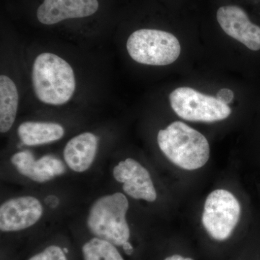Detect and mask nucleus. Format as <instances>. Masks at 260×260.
<instances>
[{
    "mask_svg": "<svg viewBox=\"0 0 260 260\" xmlns=\"http://www.w3.org/2000/svg\"><path fill=\"white\" fill-rule=\"evenodd\" d=\"M29 260H68L64 251L57 246H50Z\"/></svg>",
    "mask_w": 260,
    "mask_h": 260,
    "instance_id": "f3484780",
    "label": "nucleus"
},
{
    "mask_svg": "<svg viewBox=\"0 0 260 260\" xmlns=\"http://www.w3.org/2000/svg\"><path fill=\"white\" fill-rule=\"evenodd\" d=\"M18 92L13 80L0 76V131L6 133L14 124L18 107Z\"/></svg>",
    "mask_w": 260,
    "mask_h": 260,
    "instance_id": "ddd939ff",
    "label": "nucleus"
},
{
    "mask_svg": "<svg viewBox=\"0 0 260 260\" xmlns=\"http://www.w3.org/2000/svg\"><path fill=\"white\" fill-rule=\"evenodd\" d=\"M123 247H124V251H125V252L128 255L133 254V251H134V249H133V246H132L131 244L128 242H126L125 244L123 245Z\"/></svg>",
    "mask_w": 260,
    "mask_h": 260,
    "instance_id": "aec40b11",
    "label": "nucleus"
},
{
    "mask_svg": "<svg viewBox=\"0 0 260 260\" xmlns=\"http://www.w3.org/2000/svg\"><path fill=\"white\" fill-rule=\"evenodd\" d=\"M234 98V92L227 88L221 89L217 93V99H218V100L224 104H226V105L232 102Z\"/></svg>",
    "mask_w": 260,
    "mask_h": 260,
    "instance_id": "a211bd4d",
    "label": "nucleus"
},
{
    "mask_svg": "<svg viewBox=\"0 0 260 260\" xmlns=\"http://www.w3.org/2000/svg\"><path fill=\"white\" fill-rule=\"evenodd\" d=\"M126 49L132 59L140 64L164 66L174 62L181 53L175 36L155 29H140L129 36Z\"/></svg>",
    "mask_w": 260,
    "mask_h": 260,
    "instance_id": "20e7f679",
    "label": "nucleus"
},
{
    "mask_svg": "<svg viewBox=\"0 0 260 260\" xmlns=\"http://www.w3.org/2000/svg\"><path fill=\"white\" fill-rule=\"evenodd\" d=\"M38 160L42 170L52 179L56 176L61 175L65 172V167L63 162L50 155H46Z\"/></svg>",
    "mask_w": 260,
    "mask_h": 260,
    "instance_id": "dca6fc26",
    "label": "nucleus"
},
{
    "mask_svg": "<svg viewBox=\"0 0 260 260\" xmlns=\"http://www.w3.org/2000/svg\"><path fill=\"white\" fill-rule=\"evenodd\" d=\"M129 202L122 193L105 195L92 205L89 211L88 226L92 234L99 239L123 246L130 237L126 220Z\"/></svg>",
    "mask_w": 260,
    "mask_h": 260,
    "instance_id": "7ed1b4c3",
    "label": "nucleus"
},
{
    "mask_svg": "<svg viewBox=\"0 0 260 260\" xmlns=\"http://www.w3.org/2000/svg\"><path fill=\"white\" fill-rule=\"evenodd\" d=\"M32 82L38 99L49 105H62L75 90L73 68L62 58L51 53H42L32 66Z\"/></svg>",
    "mask_w": 260,
    "mask_h": 260,
    "instance_id": "f03ea898",
    "label": "nucleus"
},
{
    "mask_svg": "<svg viewBox=\"0 0 260 260\" xmlns=\"http://www.w3.org/2000/svg\"><path fill=\"white\" fill-rule=\"evenodd\" d=\"M99 139L91 133L75 136L65 145L64 158L67 165L75 172L88 170L96 155Z\"/></svg>",
    "mask_w": 260,
    "mask_h": 260,
    "instance_id": "9b49d317",
    "label": "nucleus"
},
{
    "mask_svg": "<svg viewBox=\"0 0 260 260\" xmlns=\"http://www.w3.org/2000/svg\"><path fill=\"white\" fill-rule=\"evenodd\" d=\"M113 176L118 182L122 183L123 190L133 199L150 203L156 200V190L150 173L134 159L119 162L113 170Z\"/></svg>",
    "mask_w": 260,
    "mask_h": 260,
    "instance_id": "6e6552de",
    "label": "nucleus"
},
{
    "mask_svg": "<svg viewBox=\"0 0 260 260\" xmlns=\"http://www.w3.org/2000/svg\"><path fill=\"white\" fill-rule=\"evenodd\" d=\"M169 99L173 110L187 121L213 122L226 119L232 113L231 108L217 98L188 87L176 89L171 93Z\"/></svg>",
    "mask_w": 260,
    "mask_h": 260,
    "instance_id": "423d86ee",
    "label": "nucleus"
},
{
    "mask_svg": "<svg viewBox=\"0 0 260 260\" xmlns=\"http://www.w3.org/2000/svg\"><path fill=\"white\" fill-rule=\"evenodd\" d=\"M84 260H124L112 243L93 238L83 246Z\"/></svg>",
    "mask_w": 260,
    "mask_h": 260,
    "instance_id": "2eb2a0df",
    "label": "nucleus"
},
{
    "mask_svg": "<svg viewBox=\"0 0 260 260\" xmlns=\"http://www.w3.org/2000/svg\"><path fill=\"white\" fill-rule=\"evenodd\" d=\"M241 205L237 198L225 189L212 191L204 205L202 223L210 237L224 241L229 238L241 216Z\"/></svg>",
    "mask_w": 260,
    "mask_h": 260,
    "instance_id": "39448f33",
    "label": "nucleus"
},
{
    "mask_svg": "<svg viewBox=\"0 0 260 260\" xmlns=\"http://www.w3.org/2000/svg\"><path fill=\"white\" fill-rule=\"evenodd\" d=\"M11 162L19 173L36 182L44 183L52 178L42 170L39 160H35L30 151H21L12 156Z\"/></svg>",
    "mask_w": 260,
    "mask_h": 260,
    "instance_id": "4468645a",
    "label": "nucleus"
},
{
    "mask_svg": "<svg viewBox=\"0 0 260 260\" xmlns=\"http://www.w3.org/2000/svg\"><path fill=\"white\" fill-rule=\"evenodd\" d=\"M43 207L32 196L13 198L0 207V229L2 232H18L32 226L42 216Z\"/></svg>",
    "mask_w": 260,
    "mask_h": 260,
    "instance_id": "0eeeda50",
    "label": "nucleus"
},
{
    "mask_svg": "<svg viewBox=\"0 0 260 260\" xmlns=\"http://www.w3.org/2000/svg\"><path fill=\"white\" fill-rule=\"evenodd\" d=\"M217 20L224 32L252 51L260 49V27L251 23L244 10L234 5L219 8Z\"/></svg>",
    "mask_w": 260,
    "mask_h": 260,
    "instance_id": "1a4fd4ad",
    "label": "nucleus"
},
{
    "mask_svg": "<svg viewBox=\"0 0 260 260\" xmlns=\"http://www.w3.org/2000/svg\"><path fill=\"white\" fill-rule=\"evenodd\" d=\"M164 260H194L189 257H183L182 256L179 254H174V255L169 256Z\"/></svg>",
    "mask_w": 260,
    "mask_h": 260,
    "instance_id": "6ab92c4d",
    "label": "nucleus"
},
{
    "mask_svg": "<svg viewBox=\"0 0 260 260\" xmlns=\"http://www.w3.org/2000/svg\"><path fill=\"white\" fill-rule=\"evenodd\" d=\"M98 0H44L37 10V18L44 25H54L62 20L82 18L96 13Z\"/></svg>",
    "mask_w": 260,
    "mask_h": 260,
    "instance_id": "9d476101",
    "label": "nucleus"
},
{
    "mask_svg": "<svg viewBox=\"0 0 260 260\" xmlns=\"http://www.w3.org/2000/svg\"><path fill=\"white\" fill-rule=\"evenodd\" d=\"M159 148L170 161L184 170L204 167L210 158V148L206 138L181 121H174L158 132Z\"/></svg>",
    "mask_w": 260,
    "mask_h": 260,
    "instance_id": "f257e3e1",
    "label": "nucleus"
},
{
    "mask_svg": "<svg viewBox=\"0 0 260 260\" xmlns=\"http://www.w3.org/2000/svg\"><path fill=\"white\" fill-rule=\"evenodd\" d=\"M18 133L24 144L35 146L61 139L64 129L56 123L26 121L19 126Z\"/></svg>",
    "mask_w": 260,
    "mask_h": 260,
    "instance_id": "f8f14e48",
    "label": "nucleus"
}]
</instances>
